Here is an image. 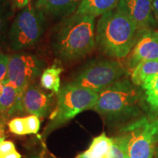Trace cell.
<instances>
[{"label":"cell","mask_w":158,"mask_h":158,"mask_svg":"<svg viewBox=\"0 0 158 158\" xmlns=\"http://www.w3.org/2000/svg\"><path fill=\"white\" fill-rule=\"evenodd\" d=\"M95 46V17L92 15H69L54 27L51 36V47L62 60L82 58Z\"/></svg>","instance_id":"obj_1"},{"label":"cell","mask_w":158,"mask_h":158,"mask_svg":"<svg viewBox=\"0 0 158 158\" xmlns=\"http://www.w3.org/2000/svg\"><path fill=\"white\" fill-rule=\"evenodd\" d=\"M140 33L132 19L116 7L99 19L96 45L108 56L124 58L133 50Z\"/></svg>","instance_id":"obj_2"},{"label":"cell","mask_w":158,"mask_h":158,"mask_svg":"<svg viewBox=\"0 0 158 158\" xmlns=\"http://www.w3.org/2000/svg\"><path fill=\"white\" fill-rule=\"evenodd\" d=\"M141 92L132 81L122 78L98 93L93 109L108 119L135 116L139 114Z\"/></svg>","instance_id":"obj_3"},{"label":"cell","mask_w":158,"mask_h":158,"mask_svg":"<svg viewBox=\"0 0 158 158\" xmlns=\"http://www.w3.org/2000/svg\"><path fill=\"white\" fill-rule=\"evenodd\" d=\"M98 100V93L90 89L72 82L63 86L57 93L56 106L51 114L44 136L84 110L93 109Z\"/></svg>","instance_id":"obj_4"},{"label":"cell","mask_w":158,"mask_h":158,"mask_svg":"<svg viewBox=\"0 0 158 158\" xmlns=\"http://www.w3.org/2000/svg\"><path fill=\"white\" fill-rule=\"evenodd\" d=\"M44 17L35 6L29 5L18 13L7 34L12 50H25L38 42L45 30Z\"/></svg>","instance_id":"obj_5"},{"label":"cell","mask_w":158,"mask_h":158,"mask_svg":"<svg viewBox=\"0 0 158 158\" xmlns=\"http://www.w3.org/2000/svg\"><path fill=\"white\" fill-rule=\"evenodd\" d=\"M128 138L130 158H154L158 142V118L144 116L122 129Z\"/></svg>","instance_id":"obj_6"},{"label":"cell","mask_w":158,"mask_h":158,"mask_svg":"<svg viewBox=\"0 0 158 158\" xmlns=\"http://www.w3.org/2000/svg\"><path fill=\"white\" fill-rule=\"evenodd\" d=\"M126 75L127 70L118 61L100 59L86 64L76 75L72 83L99 93Z\"/></svg>","instance_id":"obj_7"},{"label":"cell","mask_w":158,"mask_h":158,"mask_svg":"<svg viewBox=\"0 0 158 158\" xmlns=\"http://www.w3.org/2000/svg\"><path fill=\"white\" fill-rule=\"evenodd\" d=\"M43 62L34 55L14 54L9 56L5 84H10L21 93L40 74Z\"/></svg>","instance_id":"obj_8"},{"label":"cell","mask_w":158,"mask_h":158,"mask_svg":"<svg viewBox=\"0 0 158 158\" xmlns=\"http://www.w3.org/2000/svg\"><path fill=\"white\" fill-rule=\"evenodd\" d=\"M54 102L52 94H47L31 84L23 91L20 98V112L35 115L38 117L46 116Z\"/></svg>","instance_id":"obj_9"},{"label":"cell","mask_w":158,"mask_h":158,"mask_svg":"<svg viewBox=\"0 0 158 158\" xmlns=\"http://www.w3.org/2000/svg\"><path fill=\"white\" fill-rule=\"evenodd\" d=\"M142 61L158 62V32L151 29L141 31L127 64L130 69H133Z\"/></svg>","instance_id":"obj_10"},{"label":"cell","mask_w":158,"mask_h":158,"mask_svg":"<svg viewBox=\"0 0 158 158\" xmlns=\"http://www.w3.org/2000/svg\"><path fill=\"white\" fill-rule=\"evenodd\" d=\"M117 7L132 19L140 32L155 23L152 0H119Z\"/></svg>","instance_id":"obj_11"},{"label":"cell","mask_w":158,"mask_h":158,"mask_svg":"<svg viewBox=\"0 0 158 158\" xmlns=\"http://www.w3.org/2000/svg\"><path fill=\"white\" fill-rule=\"evenodd\" d=\"M82 0H37L35 7L43 14L52 17H68L73 14Z\"/></svg>","instance_id":"obj_12"},{"label":"cell","mask_w":158,"mask_h":158,"mask_svg":"<svg viewBox=\"0 0 158 158\" xmlns=\"http://www.w3.org/2000/svg\"><path fill=\"white\" fill-rule=\"evenodd\" d=\"M119 0H82L76 13L96 17L113 10Z\"/></svg>","instance_id":"obj_13"},{"label":"cell","mask_w":158,"mask_h":158,"mask_svg":"<svg viewBox=\"0 0 158 158\" xmlns=\"http://www.w3.org/2000/svg\"><path fill=\"white\" fill-rule=\"evenodd\" d=\"M5 84V83H4ZM22 93L10 84H5L3 93L0 97V112L13 114L20 112V98Z\"/></svg>","instance_id":"obj_14"},{"label":"cell","mask_w":158,"mask_h":158,"mask_svg":"<svg viewBox=\"0 0 158 158\" xmlns=\"http://www.w3.org/2000/svg\"><path fill=\"white\" fill-rule=\"evenodd\" d=\"M158 75V62L142 61L133 69L131 81L135 86H141L147 78Z\"/></svg>","instance_id":"obj_15"},{"label":"cell","mask_w":158,"mask_h":158,"mask_svg":"<svg viewBox=\"0 0 158 158\" xmlns=\"http://www.w3.org/2000/svg\"><path fill=\"white\" fill-rule=\"evenodd\" d=\"M141 87L150 110L153 116L158 118V75L147 78Z\"/></svg>","instance_id":"obj_16"},{"label":"cell","mask_w":158,"mask_h":158,"mask_svg":"<svg viewBox=\"0 0 158 158\" xmlns=\"http://www.w3.org/2000/svg\"><path fill=\"white\" fill-rule=\"evenodd\" d=\"M63 68L60 65L54 63L50 68H46L41 75L40 84L45 89L50 90L57 94L60 90V74Z\"/></svg>","instance_id":"obj_17"},{"label":"cell","mask_w":158,"mask_h":158,"mask_svg":"<svg viewBox=\"0 0 158 158\" xmlns=\"http://www.w3.org/2000/svg\"><path fill=\"white\" fill-rule=\"evenodd\" d=\"M112 143L113 138L108 137L106 133H102L94 138L87 152L93 158H106L109 152Z\"/></svg>","instance_id":"obj_18"},{"label":"cell","mask_w":158,"mask_h":158,"mask_svg":"<svg viewBox=\"0 0 158 158\" xmlns=\"http://www.w3.org/2000/svg\"><path fill=\"white\" fill-rule=\"evenodd\" d=\"M106 158H130L128 138L125 133L113 138V143Z\"/></svg>","instance_id":"obj_19"},{"label":"cell","mask_w":158,"mask_h":158,"mask_svg":"<svg viewBox=\"0 0 158 158\" xmlns=\"http://www.w3.org/2000/svg\"><path fill=\"white\" fill-rule=\"evenodd\" d=\"M12 15L11 5L8 0H0V43L5 40Z\"/></svg>","instance_id":"obj_20"},{"label":"cell","mask_w":158,"mask_h":158,"mask_svg":"<svg viewBox=\"0 0 158 158\" xmlns=\"http://www.w3.org/2000/svg\"><path fill=\"white\" fill-rule=\"evenodd\" d=\"M9 129L11 133L18 135H28L27 124L24 118H15L10 120L8 123Z\"/></svg>","instance_id":"obj_21"},{"label":"cell","mask_w":158,"mask_h":158,"mask_svg":"<svg viewBox=\"0 0 158 158\" xmlns=\"http://www.w3.org/2000/svg\"><path fill=\"white\" fill-rule=\"evenodd\" d=\"M26 124H27V131L29 134H37L40 130V122L38 116L35 115H30L25 117Z\"/></svg>","instance_id":"obj_22"},{"label":"cell","mask_w":158,"mask_h":158,"mask_svg":"<svg viewBox=\"0 0 158 158\" xmlns=\"http://www.w3.org/2000/svg\"><path fill=\"white\" fill-rule=\"evenodd\" d=\"M9 56L0 51V83L5 81L7 76Z\"/></svg>","instance_id":"obj_23"},{"label":"cell","mask_w":158,"mask_h":158,"mask_svg":"<svg viewBox=\"0 0 158 158\" xmlns=\"http://www.w3.org/2000/svg\"><path fill=\"white\" fill-rule=\"evenodd\" d=\"M16 150L15 144L12 141H3L0 145V158H3L7 154L12 152Z\"/></svg>","instance_id":"obj_24"},{"label":"cell","mask_w":158,"mask_h":158,"mask_svg":"<svg viewBox=\"0 0 158 158\" xmlns=\"http://www.w3.org/2000/svg\"><path fill=\"white\" fill-rule=\"evenodd\" d=\"M18 8H24L29 4V0H13Z\"/></svg>","instance_id":"obj_25"},{"label":"cell","mask_w":158,"mask_h":158,"mask_svg":"<svg viewBox=\"0 0 158 158\" xmlns=\"http://www.w3.org/2000/svg\"><path fill=\"white\" fill-rule=\"evenodd\" d=\"M5 126L2 122H0V145H1L2 142L5 141Z\"/></svg>","instance_id":"obj_26"},{"label":"cell","mask_w":158,"mask_h":158,"mask_svg":"<svg viewBox=\"0 0 158 158\" xmlns=\"http://www.w3.org/2000/svg\"><path fill=\"white\" fill-rule=\"evenodd\" d=\"M3 158H21V155L16 150H15V151L4 156Z\"/></svg>","instance_id":"obj_27"},{"label":"cell","mask_w":158,"mask_h":158,"mask_svg":"<svg viewBox=\"0 0 158 158\" xmlns=\"http://www.w3.org/2000/svg\"><path fill=\"white\" fill-rule=\"evenodd\" d=\"M152 6L155 14L158 20V0H152Z\"/></svg>","instance_id":"obj_28"},{"label":"cell","mask_w":158,"mask_h":158,"mask_svg":"<svg viewBox=\"0 0 158 158\" xmlns=\"http://www.w3.org/2000/svg\"><path fill=\"white\" fill-rule=\"evenodd\" d=\"M76 158H93V157L89 154L87 150H86V151H85L84 152H83L82 154H81V155H79Z\"/></svg>","instance_id":"obj_29"},{"label":"cell","mask_w":158,"mask_h":158,"mask_svg":"<svg viewBox=\"0 0 158 158\" xmlns=\"http://www.w3.org/2000/svg\"><path fill=\"white\" fill-rule=\"evenodd\" d=\"M4 88H5V84H4V82L2 81L0 83V97L2 96V94L3 93Z\"/></svg>","instance_id":"obj_30"},{"label":"cell","mask_w":158,"mask_h":158,"mask_svg":"<svg viewBox=\"0 0 158 158\" xmlns=\"http://www.w3.org/2000/svg\"><path fill=\"white\" fill-rule=\"evenodd\" d=\"M155 158H158V147H156L155 149Z\"/></svg>","instance_id":"obj_31"},{"label":"cell","mask_w":158,"mask_h":158,"mask_svg":"<svg viewBox=\"0 0 158 158\" xmlns=\"http://www.w3.org/2000/svg\"><path fill=\"white\" fill-rule=\"evenodd\" d=\"M31 158H43V157H41L40 156H34V157H32Z\"/></svg>","instance_id":"obj_32"}]
</instances>
